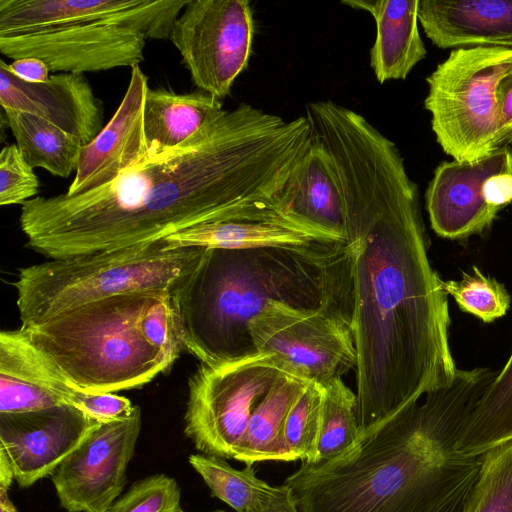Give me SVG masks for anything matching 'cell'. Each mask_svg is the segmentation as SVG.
<instances>
[{"mask_svg":"<svg viewBox=\"0 0 512 512\" xmlns=\"http://www.w3.org/2000/svg\"><path fill=\"white\" fill-rule=\"evenodd\" d=\"M286 373L269 354L201 364L188 381L184 433L202 454L233 459L249 420Z\"/></svg>","mask_w":512,"mask_h":512,"instance_id":"ba28073f","label":"cell"},{"mask_svg":"<svg viewBox=\"0 0 512 512\" xmlns=\"http://www.w3.org/2000/svg\"><path fill=\"white\" fill-rule=\"evenodd\" d=\"M222 101L204 91L175 93L148 88L143 126L152 155L174 148L197 133L222 111Z\"/></svg>","mask_w":512,"mask_h":512,"instance_id":"7402d4cb","label":"cell"},{"mask_svg":"<svg viewBox=\"0 0 512 512\" xmlns=\"http://www.w3.org/2000/svg\"><path fill=\"white\" fill-rule=\"evenodd\" d=\"M180 498L177 481L158 473L135 482L107 512H180Z\"/></svg>","mask_w":512,"mask_h":512,"instance_id":"d6a6232c","label":"cell"},{"mask_svg":"<svg viewBox=\"0 0 512 512\" xmlns=\"http://www.w3.org/2000/svg\"><path fill=\"white\" fill-rule=\"evenodd\" d=\"M7 69L16 77L29 83H45L48 81L49 69L37 58H21L7 64Z\"/></svg>","mask_w":512,"mask_h":512,"instance_id":"74e56055","label":"cell"},{"mask_svg":"<svg viewBox=\"0 0 512 512\" xmlns=\"http://www.w3.org/2000/svg\"><path fill=\"white\" fill-rule=\"evenodd\" d=\"M180 512H187V511H184L183 509H181ZM209 512H228V511L223 510V509H216V510L209 511Z\"/></svg>","mask_w":512,"mask_h":512,"instance_id":"60d3db41","label":"cell"},{"mask_svg":"<svg viewBox=\"0 0 512 512\" xmlns=\"http://www.w3.org/2000/svg\"><path fill=\"white\" fill-rule=\"evenodd\" d=\"M0 104L4 110L35 115L89 144L104 128L103 105L82 74L58 73L29 83L0 61Z\"/></svg>","mask_w":512,"mask_h":512,"instance_id":"ac0fdd59","label":"cell"},{"mask_svg":"<svg viewBox=\"0 0 512 512\" xmlns=\"http://www.w3.org/2000/svg\"><path fill=\"white\" fill-rule=\"evenodd\" d=\"M148 88L147 77L139 65L131 67L127 90L113 117L89 144L81 146L67 195H80L105 186L152 155L143 126Z\"/></svg>","mask_w":512,"mask_h":512,"instance_id":"e0dca14e","label":"cell"},{"mask_svg":"<svg viewBox=\"0 0 512 512\" xmlns=\"http://www.w3.org/2000/svg\"><path fill=\"white\" fill-rule=\"evenodd\" d=\"M188 0H0V36L59 26L114 23L146 39H170Z\"/></svg>","mask_w":512,"mask_h":512,"instance_id":"5bb4252c","label":"cell"},{"mask_svg":"<svg viewBox=\"0 0 512 512\" xmlns=\"http://www.w3.org/2000/svg\"><path fill=\"white\" fill-rule=\"evenodd\" d=\"M172 299L183 349L207 366L235 361L258 353L249 325L272 304L350 320L346 242L205 249Z\"/></svg>","mask_w":512,"mask_h":512,"instance_id":"277c9868","label":"cell"},{"mask_svg":"<svg viewBox=\"0 0 512 512\" xmlns=\"http://www.w3.org/2000/svg\"><path fill=\"white\" fill-rule=\"evenodd\" d=\"M419 22L439 48H512V0H419Z\"/></svg>","mask_w":512,"mask_h":512,"instance_id":"ffe728a7","label":"cell"},{"mask_svg":"<svg viewBox=\"0 0 512 512\" xmlns=\"http://www.w3.org/2000/svg\"><path fill=\"white\" fill-rule=\"evenodd\" d=\"M13 480L12 467L5 454L0 451V489L8 491Z\"/></svg>","mask_w":512,"mask_h":512,"instance_id":"f35d334b","label":"cell"},{"mask_svg":"<svg viewBox=\"0 0 512 512\" xmlns=\"http://www.w3.org/2000/svg\"><path fill=\"white\" fill-rule=\"evenodd\" d=\"M145 35L114 23L59 26L0 36V52L17 60L37 58L50 72L83 74L133 67L144 60Z\"/></svg>","mask_w":512,"mask_h":512,"instance_id":"4fadbf2b","label":"cell"},{"mask_svg":"<svg viewBox=\"0 0 512 512\" xmlns=\"http://www.w3.org/2000/svg\"><path fill=\"white\" fill-rule=\"evenodd\" d=\"M323 387L309 382L291 407L284 425V441L290 461H306L319 432Z\"/></svg>","mask_w":512,"mask_h":512,"instance_id":"4dcf8cb0","label":"cell"},{"mask_svg":"<svg viewBox=\"0 0 512 512\" xmlns=\"http://www.w3.org/2000/svg\"><path fill=\"white\" fill-rule=\"evenodd\" d=\"M433 231L459 240L490 228L512 202V148L501 146L474 162L443 161L425 194Z\"/></svg>","mask_w":512,"mask_h":512,"instance_id":"8fae6325","label":"cell"},{"mask_svg":"<svg viewBox=\"0 0 512 512\" xmlns=\"http://www.w3.org/2000/svg\"><path fill=\"white\" fill-rule=\"evenodd\" d=\"M512 69V48L453 49L427 77L424 106L445 154L474 162L501 147L497 91Z\"/></svg>","mask_w":512,"mask_h":512,"instance_id":"52a82bcc","label":"cell"},{"mask_svg":"<svg viewBox=\"0 0 512 512\" xmlns=\"http://www.w3.org/2000/svg\"><path fill=\"white\" fill-rule=\"evenodd\" d=\"M142 424L141 410L102 423L51 474L60 505L68 512H107L126 484Z\"/></svg>","mask_w":512,"mask_h":512,"instance_id":"7c38bea8","label":"cell"},{"mask_svg":"<svg viewBox=\"0 0 512 512\" xmlns=\"http://www.w3.org/2000/svg\"><path fill=\"white\" fill-rule=\"evenodd\" d=\"M0 512H17L15 505L9 498L7 490L0 489Z\"/></svg>","mask_w":512,"mask_h":512,"instance_id":"ab89813d","label":"cell"},{"mask_svg":"<svg viewBox=\"0 0 512 512\" xmlns=\"http://www.w3.org/2000/svg\"><path fill=\"white\" fill-rule=\"evenodd\" d=\"M0 373L21 378L53 395L61 404L101 422L130 417L131 401L115 393H92L72 383L29 339L23 328L0 333Z\"/></svg>","mask_w":512,"mask_h":512,"instance_id":"d6986e66","label":"cell"},{"mask_svg":"<svg viewBox=\"0 0 512 512\" xmlns=\"http://www.w3.org/2000/svg\"><path fill=\"white\" fill-rule=\"evenodd\" d=\"M497 373L457 370L453 382L359 430L337 457L303 463L285 481L299 512H456L480 456L456 449L462 423Z\"/></svg>","mask_w":512,"mask_h":512,"instance_id":"3957f363","label":"cell"},{"mask_svg":"<svg viewBox=\"0 0 512 512\" xmlns=\"http://www.w3.org/2000/svg\"><path fill=\"white\" fill-rule=\"evenodd\" d=\"M253 36L248 0H188L169 40L199 90L221 100L246 69Z\"/></svg>","mask_w":512,"mask_h":512,"instance_id":"30bf717a","label":"cell"},{"mask_svg":"<svg viewBox=\"0 0 512 512\" xmlns=\"http://www.w3.org/2000/svg\"><path fill=\"white\" fill-rule=\"evenodd\" d=\"M342 189L360 430L449 386V304L428 258L417 185L395 143L368 127L327 146Z\"/></svg>","mask_w":512,"mask_h":512,"instance_id":"6da1fadb","label":"cell"},{"mask_svg":"<svg viewBox=\"0 0 512 512\" xmlns=\"http://www.w3.org/2000/svg\"><path fill=\"white\" fill-rule=\"evenodd\" d=\"M205 248L167 247L164 240L123 249L49 259L21 268L13 286L21 327L69 309L137 291L173 292Z\"/></svg>","mask_w":512,"mask_h":512,"instance_id":"8992f818","label":"cell"},{"mask_svg":"<svg viewBox=\"0 0 512 512\" xmlns=\"http://www.w3.org/2000/svg\"><path fill=\"white\" fill-rule=\"evenodd\" d=\"M443 286L460 310L484 323L505 316L510 308L511 297L505 286L495 278L484 275L476 266L472 273L464 272L461 280L443 281Z\"/></svg>","mask_w":512,"mask_h":512,"instance_id":"f546056e","label":"cell"},{"mask_svg":"<svg viewBox=\"0 0 512 512\" xmlns=\"http://www.w3.org/2000/svg\"><path fill=\"white\" fill-rule=\"evenodd\" d=\"M190 465L202 477L212 496L236 512H247L264 499L273 486L256 476L253 464L235 469L226 459L206 454H192Z\"/></svg>","mask_w":512,"mask_h":512,"instance_id":"83f0119b","label":"cell"},{"mask_svg":"<svg viewBox=\"0 0 512 512\" xmlns=\"http://www.w3.org/2000/svg\"><path fill=\"white\" fill-rule=\"evenodd\" d=\"M512 439V353L464 420L456 439L463 455L479 457Z\"/></svg>","mask_w":512,"mask_h":512,"instance_id":"d4e9b609","label":"cell"},{"mask_svg":"<svg viewBox=\"0 0 512 512\" xmlns=\"http://www.w3.org/2000/svg\"><path fill=\"white\" fill-rule=\"evenodd\" d=\"M164 241L171 249H247L303 246L325 240L276 222L231 219L197 225L172 234Z\"/></svg>","mask_w":512,"mask_h":512,"instance_id":"cb8c5ba5","label":"cell"},{"mask_svg":"<svg viewBox=\"0 0 512 512\" xmlns=\"http://www.w3.org/2000/svg\"><path fill=\"white\" fill-rule=\"evenodd\" d=\"M247 512H299L289 488L273 486L271 492Z\"/></svg>","mask_w":512,"mask_h":512,"instance_id":"8d00e7d4","label":"cell"},{"mask_svg":"<svg viewBox=\"0 0 512 512\" xmlns=\"http://www.w3.org/2000/svg\"><path fill=\"white\" fill-rule=\"evenodd\" d=\"M309 382L285 374L254 410L233 459L245 464L290 461L284 441L288 413Z\"/></svg>","mask_w":512,"mask_h":512,"instance_id":"603a6c76","label":"cell"},{"mask_svg":"<svg viewBox=\"0 0 512 512\" xmlns=\"http://www.w3.org/2000/svg\"><path fill=\"white\" fill-rule=\"evenodd\" d=\"M101 424L68 405L0 413V451L7 457L18 485L28 488L51 476Z\"/></svg>","mask_w":512,"mask_h":512,"instance_id":"9a60e30c","label":"cell"},{"mask_svg":"<svg viewBox=\"0 0 512 512\" xmlns=\"http://www.w3.org/2000/svg\"><path fill=\"white\" fill-rule=\"evenodd\" d=\"M342 4L369 12L376 22L370 66L380 83L405 79L425 58L418 28L419 0H345Z\"/></svg>","mask_w":512,"mask_h":512,"instance_id":"44dd1931","label":"cell"},{"mask_svg":"<svg viewBox=\"0 0 512 512\" xmlns=\"http://www.w3.org/2000/svg\"><path fill=\"white\" fill-rule=\"evenodd\" d=\"M39 180L26 162L16 144H10L0 153V205H23L35 198Z\"/></svg>","mask_w":512,"mask_h":512,"instance_id":"836d02e7","label":"cell"},{"mask_svg":"<svg viewBox=\"0 0 512 512\" xmlns=\"http://www.w3.org/2000/svg\"><path fill=\"white\" fill-rule=\"evenodd\" d=\"M249 332L258 353L323 388L356 367L350 320L333 312L272 304L251 321Z\"/></svg>","mask_w":512,"mask_h":512,"instance_id":"9c48e42d","label":"cell"},{"mask_svg":"<svg viewBox=\"0 0 512 512\" xmlns=\"http://www.w3.org/2000/svg\"><path fill=\"white\" fill-rule=\"evenodd\" d=\"M140 330L145 340L172 363L183 349L172 293L155 291L142 312Z\"/></svg>","mask_w":512,"mask_h":512,"instance_id":"1f68e13d","label":"cell"},{"mask_svg":"<svg viewBox=\"0 0 512 512\" xmlns=\"http://www.w3.org/2000/svg\"><path fill=\"white\" fill-rule=\"evenodd\" d=\"M356 394L342 379L323 388L319 432L307 464L329 461L348 449L359 434Z\"/></svg>","mask_w":512,"mask_h":512,"instance_id":"4316f807","label":"cell"},{"mask_svg":"<svg viewBox=\"0 0 512 512\" xmlns=\"http://www.w3.org/2000/svg\"><path fill=\"white\" fill-rule=\"evenodd\" d=\"M59 405L63 404L40 387L0 373V413H26Z\"/></svg>","mask_w":512,"mask_h":512,"instance_id":"e575fe53","label":"cell"},{"mask_svg":"<svg viewBox=\"0 0 512 512\" xmlns=\"http://www.w3.org/2000/svg\"><path fill=\"white\" fill-rule=\"evenodd\" d=\"M155 291L92 301L23 328L31 342L79 388L115 393L143 386L173 364L140 330Z\"/></svg>","mask_w":512,"mask_h":512,"instance_id":"5b68a950","label":"cell"},{"mask_svg":"<svg viewBox=\"0 0 512 512\" xmlns=\"http://www.w3.org/2000/svg\"><path fill=\"white\" fill-rule=\"evenodd\" d=\"M313 134V132H312ZM278 221L325 241L344 242L346 218L341 185L322 143L312 142L272 199Z\"/></svg>","mask_w":512,"mask_h":512,"instance_id":"2e32d148","label":"cell"},{"mask_svg":"<svg viewBox=\"0 0 512 512\" xmlns=\"http://www.w3.org/2000/svg\"><path fill=\"white\" fill-rule=\"evenodd\" d=\"M312 137L304 116L288 121L244 103L223 110L105 186L26 201L19 217L26 246L59 259L154 243L220 220L279 223L272 199Z\"/></svg>","mask_w":512,"mask_h":512,"instance_id":"7a4b0ae2","label":"cell"},{"mask_svg":"<svg viewBox=\"0 0 512 512\" xmlns=\"http://www.w3.org/2000/svg\"><path fill=\"white\" fill-rule=\"evenodd\" d=\"M456 512H512V439L480 455V468Z\"/></svg>","mask_w":512,"mask_h":512,"instance_id":"f1b7e54d","label":"cell"},{"mask_svg":"<svg viewBox=\"0 0 512 512\" xmlns=\"http://www.w3.org/2000/svg\"><path fill=\"white\" fill-rule=\"evenodd\" d=\"M4 111L16 145L33 169L62 178L76 171L82 146L78 139L35 115Z\"/></svg>","mask_w":512,"mask_h":512,"instance_id":"484cf974","label":"cell"},{"mask_svg":"<svg viewBox=\"0 0 512 512\" xmlns=\"http://www.w3.org/2000/svg\"><path fill=\"white\" fill-rule=\"evenodd\" d=\"M501 146L512 144V69L502 79L498 91Z\"/></svg>","mask_w":512,"mask_h":512,"instance_id":"d590c367","label":"cell"}]
</instances>
